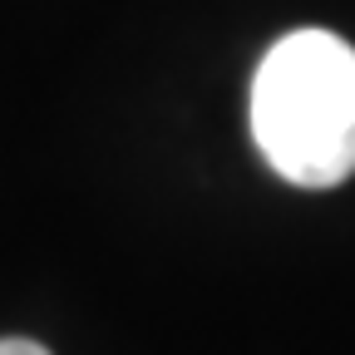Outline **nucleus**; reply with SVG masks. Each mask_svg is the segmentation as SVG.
Segmentation results:
<instances>
[{
	"label": "nucleus",
	"instance_id": "2",
	"mask_svg": "<svg viewBox=\"0 0 355 355\" xmlns=\"http://www.w3.org/2000/svg\"><path fill=\"white\" fill-rule=\"evenodd\" d=\"M0 355H50L40 340H20V336H10V340H0Z\"/></svg>",
	"mask_w": 355,
	"mask_h": 355
},
{
	"label": "nucleus",
	"instance_id": "1",
	"mask_svg": "<svg viewBox=\"0 0 355 355\" xmlns=\"http://www.w3.org/2000/svg\"><path fill=\"white\" fill-rule=\"evenodd\" d=\"M252 139L296 188L355 173V50L331 30L277 40L252 79Z\"/></svg>",
	"mask_w": 355,
	"mask_h": 355
}]
</instances>
